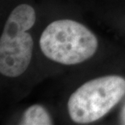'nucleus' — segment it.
Returning <instances> with one entry per match:
<instances>
[{
    "label": "nucleus",
    "mask_w": 125,
    "mask_h": 125,
    "mask_svg": "<svg viewBox=\"0 0 125 125\" xmlns=\"http://www.w3.org/2000/svg\"><path fill=\"white\" fill-rule=\"evenodd\" d=\"M125 95V79L111 75L85 82L70 96L67 110L72 120L86 124L111 111Z\"/></svg>",
    "instance_id": "7ed1b4c3"
},
{
    "label": "nucleus",
    "mask_w": 125,
    "mask_h": 125,
    "mask_svg": "<svg viewBox=\"0 0 125 125\" xmlns=\"http://www.w3.org/2000/svg\"><path fill=\"white\" fill-rule=\"evenodd\" d=\"M36 21L33 7L21 4L7 18L0 38V72L5 76L17 77L30 63L33 41L27 32Z\"/></svg>",
    "instance_id": "f03ea898"
},
{
    "label": "nucleus",
    "mask_w": 125,
    "mask_h": 125,
    "mask_svg": "<svg viewBox=\"0 0 125 125\" xmlns=\"http://www.w3.org/2000/svg\"><path fill=\"white\" fill-rule=\"evenodd\" d=\"M119 121H120L121 124L125 125V102L122 106L120 114H119Z\"/></svg>",
    "instance_id": "39448f33"
},
{
    "label": "nucleus",
    "mask_w": 125,
    "mask_h": 125,
    "mask_svg": "<svg viewBox=\"0 0 125 125\" xmlns=\"http://www.w3.org/2000/svg\"><path fill=\"white\" fill-rule=\"evenodd\" d=\"M40 47L52 61L65 65L78 64L91 58L98 42L84 24L72 20H58L47 25L40 37Z\"/></svg>",
    "instance_id": "f257e3e1"
},
{
    "label": "nucleus",
    "mask_w": 125,
    "mask_h": 125,
    "mask_svg": "<svg viewBox=\"0 0 125 125\" xmlns=\"http://www.w3.org/2000/svg\"><path fill=\"white\" fill-rule=\"evenodd\" d=\"M52 119L48 111L41 105H32L24 112L21 124L51 125Z\"/></svg>",
    "instance_id": "20e7f679"
}]
</instances>
